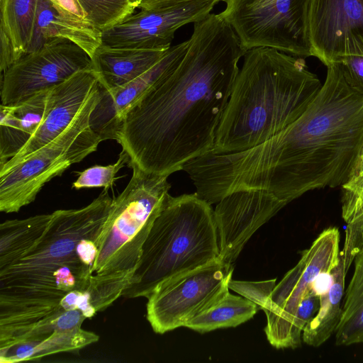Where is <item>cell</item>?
<instances>
[{
	"mask_svg": "<svg viewBox=\"0 0 363 363\" xmlns=\"http://www.w3.org/2000/svg\"><path fill=\"white\" fill-rule=\"evenodd\" d=\"M326 67L315 99L278 134L245 151H210L192 160L191 175L201 198L216 204L233 192L256 190L286 205L307 191L350 179L363 148V91L338 62Z\"/></svg>",
	"mask_w": 363,
	"mask_h": 363,
	"instance_id": "cell-1",
	"label": "cell"
},
{
	"mask_svg": "<svg viewBox=\"0 0 363 363\" xmlns=\"http://www.w3.org/2000/svg\"><path fill=\"white\" fill-rule=\"evenodd\" d=\"M189 40L178 66L125 116L116 141L128 155L129 167L169 176L214 147L247 51L220 13L194 23Z\"/></svg>",
	"mask_w": 363,
	"mask_h": 363,
	"instance_id": "cell-2",
	"label": "cell"
},
{
	"mask_svg": "<svg viewBox=\"0 0 363 363\" xmlns=\"http://www.w3.org/2000/svg\"><path fill=\"white\" fill-rule=\"evenodd\" d=\"M322 86L303 58L269 48L247 50L211 152H238L267 141L305 112Z\"/></svg>",
	"mask_w": 363,
	"mask_h": 363,
	"instance_id": "cell-3",
	"label": "cell"
},
{
	"mask_svg": "<svg viewBox=\"0 0 363 363\" xmlns=\"http://www.w3.org/2000/svg\"><path fill=\"white\" fill-rule=\"evenodd\" d=\"M113 199L108 189L89 205L57 210L41 240L23 258L0 269V347L14 342L38 322L65 311L64 294L53 276L60 266L81 264L76 247L82 238L95 242Z\"/></svg>",
	"mask_w": 363,
	"mask_h": 363,
	"instance_id": "cell-4",
	"label": "cell"
},
{
	"mask_svg": "<svg viewBox=\"0 0 363 363\" xmlns=\"http://www.w3.org/2000/svg\"><path fill=\"white\" fill-rule=\"evenodd\" d=\"M219 257L211 205L196 192L164 199L122 296L147 298L162 284Z\"/></svg>",
	"mask_w": 363,
	"mask_h": 363,
	"instance_id": "cell-5",
	"label": "cell"
},
{
	"mask_svg": "<svg viewBox=\"0 0 363 363\" xmlns=\"http://www.w3.org/2000/svg\"><path fill=\"white\" fill-rule=\"evenodd\" d=\"M133 175L113 199L97 237L98 254L93 274L130 273L140 261L143 245L171 187L168 175L147 173L130 166Z\"/></svg>",
	"mask_w": 363,
	"mask_h": 363,
	"instance_id": "cell-6",
	"label": "cell"
},
{
	"mask_svg": "<svg viewBox=\"0 0 363 363\" xmlns=\"http://www.w3.org/2000/svg\"><path fill=\"white\" fill-rule=\"evenodd\" d=\"M99 99V83L72 123L56 138L0 173V211L18 212L44 185L97 150L101 142L89 117Z\"/></svg>",
	"mask_w": 363,
	"mask_h": 363,
	"instance_id": "cell-7",
	"label": "cell"
},
{
	"mask_svg": "<svg viewBox=\"0 0 363 363\" xmlns=\"http://www.w3.org/2000/svg\"><path fill=\"white\" fill-rule=\"evenodd\" d=\"M340 233L331 227L322 231L311 246L302 252L298 263L274 288L267 308L264 332L277 349L296 348L301 340L295 333L298 308L306 294L314 289L323 274H330L340 259Z\"/></svg>",
	"mask_w": 363,
	"mask_h": 363,
	"instance_id": "cell-8",
	"label": "cell"
},
{
	"mask_svg": "<svg viewBox=\"0 0 363 363\" xmlns=\"http://www.w3.org/2000/svg\"><path fill=\"white\" fill-rule=\"evenodd\" d=\"M233 265L219 258L158 286L147 298V319L163 334L185 325L229 291Z\"/></svg>",
	"mask_w": 363,
	"mask_h": 363,
	"instance_id": "cell-9",
	"label": "cell"
},
{
	"mask_svg": "<svg viewBox=\"0 0 363 363\" xmlns=\"http://www.w3.org/2000/svg\"><path fill=\"white\" fill-rule=\"evenodd\" d=\"M308 0H271L220 14L243 48H269L297 57L312 56L306 28Z\"/></svg>",
	"mask_w": 363,
	"mask_h": 363,
	"instance_id": "cell-10",
	"label": "cell"
},
{
	"mask_svg": "<svg viewBox=\"0 0 363 363\" xmlns=\"http://www.w3.org/2000/svg\"><path fill=\"white\" fill-rule=\"evenodd\" d=\"M92 69L91 57L69 40L54 38L18 60L1 77V101L15 104L50 89L74 74Z\"/></svg>",
	"mask_w": 363,
	"mask_h": 363,
	"instance_id": "cell-11",
	"label": "cell"
},
{
	"mask_svg": "<svg viewBox=\"0 0 363 363\" xmlns=\"http://www.w3.org/2000/svg\"><path fill=\"white\" fill-rule=\"evenodd\" d=\"M219 0H191L140 9L102 31L103 45L167 50L182 26L207 17Z\"/></svg>",
	"mask_w": 363,
	"mask_h": 363,
	"instance_id": "cell-12",
	"label": "cell"
},
{
	"mask_svg": "<svg viewBox=\"0 0 363 363\" xmlns=\"http://www.w3.org/2000/svg\"><path fill=\"white\" fill-rule=\"evenodd\" d=\"M306 28L312 56L325 66L363 56V0H308Z\"/></svg>",
	"mask_w": 363,
	"mask_h": 363,
	"instance_id": "cell-13",
	"label": "cell"
},
{
	"mask_svg": "<svg viewBox=\"0 0 363 363\" xmlns=\"http://www.w3.org/2000/svg\"><path fill=\"white\" fill-rule=\"evenodd\" d=\"M286 204L256 190L233 192L213 210L219 241V259L233 264L251 236Z\"/></svg>",
	"mask_w": 363,
	"mask_h": 363,
	"instance_id": "cell-14",
	"label": "cell"
},
{
	"mask_svg": "<svg viewBox=\"0 0 363 363\" xmlns=\"http://www.w3.org/2000/svg\"><path fill=\"white\" fill-rule=\"evenodd\" d=\"M189 43L187 40L171 46L150 69L121 86L106 90L99 84V99L91 113L89 125L101 141L117 140L128 111L148 89L178 66Z\"/></svg>",
	"mask_w": 363,
	"mask_h": 363,
	"instance_id": "cell-15",
	"label": "cell"
},
{
	"mask_svg": "<svg viewBox=\"0 0 363 363\" xmlns=\"http://www.w3.org/2000/svg\"><path fill=\"white\" fill-rule=\"evenodd\" d=\"M85 316L79 309L66 311L38 322L23 336L0 347V362L35 360L60 352L80 350L99 340V336L82 328Z\"/></svg>",
	"mask_w": 363,
	"mask_h": 363,
	"instance_id": "cell-16",
	"label": "cell"
},
{
	"mask_svg": "<svg viewBox=\"0 0 363 363\" xmlns=\"http://www.w3.org/2000/svg\"><path fill=\"white\" fill-rule=\"evenodd\" d=\"M98 83L92 68L79 71L49 89L40 126L18 154L0 167V173L58 136L74 120Z\"/></svg>",
	"mask_w": 363,
	"mask_h": 363,
	"instance_id": "cell-17",
	"label": "cell"
},
{
	"mask_svg": "<svg viewBox=\"0 0 363 363\" xmlns=\"http://www.w3.org/2000/svg\"><path fill=\"white\" fill-rule=\"evenodd\" d=\"M54 38L71 40L91 57L102 44V32L86 19L62 11L49 0H38L33 33L27 53L39 49Z\"/></svg>",
	"mask_w": 363,
	"mask_h": 363,
	"instance_id": "cell-18",
	"label": "cell"
},
{
	"mask_svg": "<svg viewBox=\"0 0 363 363\" xmlns=\"http://www.w3.org/2000/svg\"><path fill=\"white\" fill-rule=\"evenodd\" d=\"M167 50L115 48L101 45L91 57L101 86H121L147 72Z\"/></svg>",
	"mask_w": 363,
	"mask_h": 363,
	"instance_id": "cell-19",
	"label": "cell"
},
{
	"mask_svg": "<svg viewBox=\"0 0 363 363\" xmlns=\"http://www.w3.org/2000/svg\"><path fill=\"white\" fill-rule=\"evenodd\" d=\"M347 272L343 256L340 252L338 264L330 273V284L320 294L319 308L303 330L302 340L307 345L318 347L335 333L342 316L341 303Z\"/></svg>",
	"mask_w": 363,
	"mask_h": 363,
	"instance_id": "cell-20",
	"label": "cell"
},
{
	"mask_svg": "<svg viewBox=\"0 0 363 363\" xmlns=\"http://www.w3.org/2000/svg\"><path fill=\"white\" fill-rule=\"evenodd\" d=\"M133 274H93L83 289L66 294L60 302L65 311L79 309L86 318L106 309L122 296Z\"/></svg>",
	"mask_w": 363,
	"mask_h": 363,
	"instance_id": "cell-21",
	"label": "cell"
},
{
	"mask_svg": "<svg viewBox=\"0 0 363 363\" xmlns=\"http://www.w3.org/2000/svg\"><path fill=\"white\" fill-rule=\"evenodd\" d=\"M52 217L40 214L24 219L7 220L0 225V269L23 258L45 234Z\"/></svg>",
	"mask_w": 363,
	"mask_h": 363,
	"instance_id": "cell-22",
	"label": "cell"
},
{
	"mask_svg": "<svg viewBox=\"0 0 363 363\" xmlns=\"http://www.w3.org/2000/svg\"><path fill=\"white\" fill-rule=\"evenodd\" d=\"M259 310L258 306L245 297L229 291L190 320L184 327L200 333L218 328L236 327L251 319Z\"/></svg>",
	"mask_w": 363,
	"mask_h": 363,
	"instance_id": "cell-23",
	"label": "cell"
},
{
	"mask_svg": "<svg viewBox=\"0 0 363 363\" xmlns=\"http://www.w3.org/2000/svg\"><path fill=\"white\" fill-rule=\"evenodd\" d=\"M352 279L345 291L340 321L335 331V344H363V246L356 255Z\"/></svg>",
	"mask_w": 363,
	"mask_h": 363,
	"instance_id": "cell-24",
	"label": "cell"
},
{
	"mask_svg": "<svg viewBox=\"0 0 363 363\" xmlns=\"http://www.w3.org/2000/svg\"><path fill=\"white\" fill-rule=\"evenodd\" d=\"M37 4L38 0H0V28L12 42L16 61L28 52Z\"/></svg>",
	"mask_w": 363,
	"mask_h": 363,
	"instance_id": "cell-25",
	"label": "cell"
},
{
	"mask_svg": "<svg viewBox=\"0 0 363 363\" xmlns=\"http://www.w3.org/2000/svg\"><path fill=\"white\" fill-rule=\"evenodd\" d=\"M86 20L101 32L133 14L138 4L133 0H79Z\"/></svg>",
	"mask_w": 363,
	"mask_h": 363,
	"instance_id": "cell-26",
	"label": "cell"
},
{
	"mask_svg": "<svg viewBox=\"0 0 363 363\" xmlns=\"http://www.w3.org/2000/svg\"><path fill=\"white\" fill-rule=\"evenodd\" d=\"M29 138L21 131L20 120L14 106H0V167L3 166L28 142Z\"/></svg>",
	"mask_w": 363,
	"mask_h": 363,
	"instance_id": "cell-27",
	"label": "cell"
},
{
	"mask_svg": "<svg viewBox=\"0 0 363 363\" xmlns=\"http://www.w3.org/2000/svg\"><path fill=\"white\" fill-rule=\"evenodd\" d=\"M342 216L347 224L342 250L345 267L348 270L363 246V201H342Z\"/></svg>",
	"mask_w": 363,
	"mask_h": 363,
	"instance_id": "cell-28",
	"label": "cell"
},
{
	"mask_svg": "<svg viewBox=\"0 0 363 363\" xmlns=\"http://www.w3.org/2000/svg\"><path fill=\"white\" fill-rule=\"evenodd\" d=\"M129 162L127 153L122 150L116 163L106 166L95 165L79 172L77 180L72 184V188L104 187L108 189L118 179L116 174Z\"/></svg>",
	"mask_w": 363,
	"mask_h": 363,
	"instance_id": "cell-29",
	"label": "cell"
},
{
	"mask_svg": "<svg viewBox=\"0 0 363 363\" xmlns=\"http://www.w3.org/2000/svg\"><path fill=\"white\" fill-rule=\"evenodd\" d=\"M277 279L262 281H229V289L256 303L259 309L265 311L269 303L272 292L276 286Z\"/></svg>",
	"mask_w": 363,
	"mask_h": 363,
	"instance_id": "cell-30",
	"label": "cell"
},
{
	"mask_svg": "<svg viewBox=\"0 0 363 363\" xmlns=\"http://www.w3.org/2000/svg\"><path fill=\"white\" fill-rule=\"evenodd\" d=\"M335 62H338L349 80L363 91V56H344Z\"/></svg>",
	"mask_w": 363,
	"mask_h": 363,
	"instance_id": "cell-31",
	"label": "cell"
},
{
	"mask_svg": "<svg viewBox=\"0 0 363 363\" xmlns=\"http://www.w3.org/2000/svg\"><path fill=\"white\" fill-rule=\"evenodd\" d=\"M0 71L4 72L16 62L14 48L6 33L0 28Z\"/></svg>",
	"mask_w": 363,
	"mask_h": 363,
	"instance_id": "cell-32",
	"label": "cell"
},
{
	"mask_svg": "<svg viewBox=\"0 0 363 363\" xmlns=\"http://www.w3.org/2000/svg\"><path fill=\"white\" fill-rule=\"evenodd\" d=\"M342 189V201H363V174L350 177Z\"/></svg>",
	"mask_w": 363,
	"mask_h": 363,
	"instance_id": "cell-33",
	"label": "cell"
},
{
	"mask_svg": "<svg viewBox=\"0 0 363 363\" xmlns=\"http://www.w3.org/2000/svg\"><path fill=\"white\" fill-rule=\"evenodd\" d=\"M76 252L82 264L92 269L98 254L95 242L88 238L81 239L77 245Z\"/></svg>",
	"mask_w": 363,
	"mask_h": 363,
	"instance_id": "cell-34",
	"label": "cell"
},
{
	"mask_svg": "<svg viewBox=\"0 0 363 363\" xmlns=\"http://www.w3.org/2000/svg\"><path fill=\"white\" fill-rule=\"evenodd\" d=\"M54 6L62 11L77 16L82 19L86 18V13L84 11L79 0H49Z\"/></svg>",
	"mask_w": 363,
	"mask_h": 363,
	"instance_id": "cell-35",
	"label": "cell"
},
{
	"mask_svg": "<svg viewBox=\"0 0 363 363\" xmlns=\"http://www.w3.org/2000/svg\"><path fill=\"white\" fill-rule=\"evenodd\" d=\"M138 4V9H150L155 7L163 6L169 4H175L181 1L191 0H133ZM226 2L228 0H219Z\"/></svg>",
	"mask_w": 363,
	"mask_h": 363,
	"instance_id": "cell-36",
	"label": "cell"
},
{
	"mask_svg": "<svg viewBox=\"0 0 363 363\" xmlns=\"http://www.w3.org/2000/svg\"><path fill=\"white\" fill-rule=\"evenodd\" d=\"M271 0H228L226 4V10H235L242 8L259 6L267 3Z\"/></svg>",
	"mask_w": 363,
	"mask_h": 363,
	"instance_id": "cell-37",
	"label": "cell"
},
{
	"mask_svg": "<svg viewBox=\"0 0 363 363\" xmlns=\"http://www.w3.org/2000/svg\"><path fill=\"white\" fill-rule=\"evenodd\" d=\"M359 174H363V155L359 158L352 177Z\"/></svg>",
	"mask_w": 363,
	"mask_h": 363,
	"instance_id": "cell-38",
	"label": "cell"
},
{
	"mask_svg": "<svg viewBox=\"0 0 363 363\" xmlns=\"http://www.w3.org/2000/svg\"><path fill=\"white\" fill-rule=\"evenodd\" d=\"M362 155H363V148H362V153H361L360 157H361ZM358 160H359V159H358ZM357 161H358V160H357Z\"/></svg>",
	"mask_w": 363,
	"mask_h": 363,
	"instance_id": "cell-39",
	"label": "cell"
}]
</instances>
